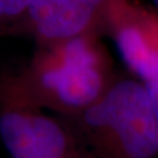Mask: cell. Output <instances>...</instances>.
<instances>
[{"label":"cell","instance_id":"obj_4","mask_svg":"<svg viewBox=\"0 0 158 158\" xmlns=\"http://www.w3.org/2000/svg\"><path fill=\"white\" fill-rule=\"evenodd\" d=\"M104 34L122 61L144 83L158 80V10L138 0H109Z\"/></svg>","mask_w":158,"mask_h":158},{"label":"cell","instance_id":"obj_2","mask_svg":"<svg viewBox=\"0 0 158 158\" xmlns=\"http://www.w3.org/2000/svg\"><path fill=\"white\" fill-rule=\"evenodd\" d=\"M66 119L91 158L158 157L152 102L137 77H116L95 103Z\"/></svg>","mask_w":158,"mask_h":158},{"label":"cell","instance_id":"obj_8","mask_svg":"<svg viewBox=\"0 0 158 158\" xmlns=\"http://www.w3.org/2000/svg\"><path fill=\"white\" fill-rule=\"evenodd\" d=\"M152 6L158 10V0H152Z\"/></svg>","mask_w":158,"mask_h":158},{"label":"cell","instance_id":"obj_7","mask_svg":"<svg viewBox=\"0 0 158 158\" xmlns=\"http://www.w3.org/2000/svg\"><path fill=\"white\" fill-rule=\"evenodd\" d=\"M145 85H147V89L149 91L151 102H152V107L158 123V80L152 81V82H148V83H145Z\"/></svg>","mask_w":158,"mask_h":158},{"label":"cell","instance_id":"obj_1","mask_svg":"<svg viewBox=\"0 0 158 158\" xmlns=\"http://www.w3.org/2000/svg\"><path fill=\"white\" fill-rule=\"evenodd\" d=\"M117 76L101 35L87 34L36 46L28 62L0 74V102L77 116L101 97Z\"/></svg>","mask_w":158,"mask_h":158},{"label":"cell","instance_id":"obj_5","mask_svg":"<svg viewBox=\"0 0 158 158\" xmlns=\"http://www.w3.org/2000/svg\"><path fill=\"white\" fill-rule=\"evenodd\" d=\"M109 0H33L6 35L29 36L36 46L87 34L104 35Z\"/></svg>","mask_w":158,"mask_h":158},{"label":"cell","instance_id":"obj_6","mask_svg":"<svg viewBox=\"0 0 158 158\" xmlns=\"http://www.w3.org/2000/svg\"><path fill=\"white\" fill-rule=\"evenodd\" d=\"M33 0H0V38L23 15Z\"/></svg>","mask_w":158,"mask_h":158},{"label":"cell","instance_id":"obj_3","mask_svg":"<svg viewBox=\"0 0 158 158\" xmlns=\"http://www.w3.org/2000/svg\"><path fill=\"white\" fill-rule=\"evenodd\" d=\"M0 138L12 158H91L66 118L0 102Z\"/></svg>","mask_w":158,"mask_h":158}]
</instances>
